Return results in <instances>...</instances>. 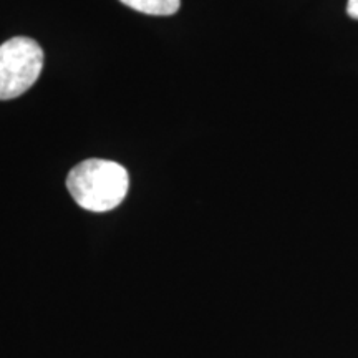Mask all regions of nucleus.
Segmentation results:
<instances>
[{
  "label": "nucleus",
  "mask_w": 358,
  "mask_h": 358,
  "mask_svg": "<svg viewBox=\"0 0 358 358\" xmlns=\"http://www.w3.org/2000/svg\"><path fill=\"white\" fill-rule=\"evenodd\" d=\"M66 187L80 208L106 213L118 208L129 189L128 171L122 164L106 159H87L71 169Z\"/></svg>",
  "instance_id": "f257e3e1"
},
{
  "label": "nucleus",
  "mask_w": 358,
  "mask_h": 358,
  "mask_svg": "<svg viewBox=\"0 0 358 358\" xmlns=\"http://www.w3.org/2000/svg\"><path fill=\"white\" fill-rule=\"evenodd\" d=\"M43 69V52L35 40L13 37L0 45V100L24 95Z\"/></svg>",
  "instance_id": "f03ea898"
},
{
  "label": "nucleus",
  "mask_w": 358,
  "mask_h": 358,
  "mask_svg": "<svg viewBox=\"0 0 358 358\" xmlns=\"http://www.w3.org/2000/svg\"><path fill=\"white\" fill-rule=\"evenodd\" d=\"M120 2L146 15H173L181 7V0H120Z\"/></svg>",
  "instance_id": "7ed1b4c3"
},
{
  "label": "nucleus",
  "mask_w": 358,
  "mask_h": 358,
  "mask_svg": "<svg viewBox=\"0 0 358 358\" xmlns=\"http://www.w3.org/2000/svg\"><path fill=\"white\" fill-rule=\"evenodd\" d=\"M347 15L358 20V0H347Z\"/></svg>",
  "instance_id": "20e7f679"
}]
</instances>
